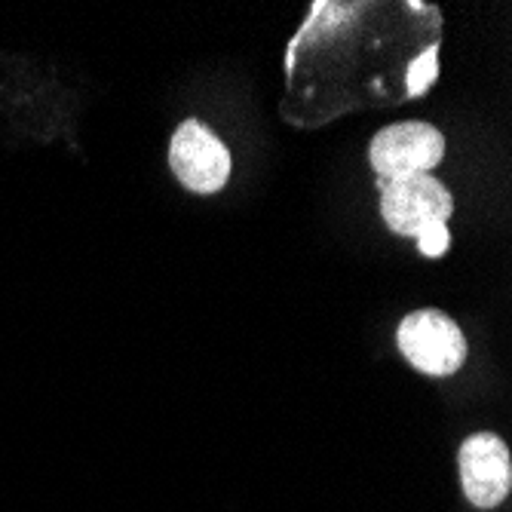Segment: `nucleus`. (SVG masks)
Here are the masks:
<instances>
[{
  "instance_id": "1",
  "label": "nucleus",
  "mask_w": 512,
  "mask_h": 512,
  "mask_svg": "<svg viewBox=\"0 0 512 512\" xmlns=\"http://www.w3.org/2000/svg\"><path fill=\"white\" fill-rule=\"evenodd\" d=\"M396 344L402 356L430 378H448L467 362V338L442 310H414L402 319Z\"/></svg>"
},
{
  "instance_id": "2",
  "label": "nucleus",
  "mask_w": 512,
  "mask_h": 512,
  "mask_svg": "<svg viewBox=\"0 0 512 512\" xmlns=\"http://www.w3.org/2000/svg\"><path fill=\"white\" fill-rule=\"evenodd\" d=\"M445 157V135L421 120H405L381 129L368 145V160L381 181L430 175Z\"/></svg>"
},
{
  "instance_id": "3",
  "label": "nucleus",
  "mask_w": 512,
  "mask_h": 512,
  "mask_svg": "<svg viewBox=\"0 0 512 512\" xmlns=\"http://www.w3.org/2000/svg\"><path fill=\"white\" fill-rule=\"evenodd\" d=\"M381 184V215L399 237H417L433 224H448L454 212L451 191L433 175H411Z\"/></svg>"
},
{
  "instance_id": "4",
  "label": "nucleus",
  "mask_w": 512,
  "mask_h": 512,
  "mask_svg": "<svg viewBox=\"0 0 512 512\" xmlns=\"http://www.w3.org/2000/svg\"><path fill=\"white\" fill-rule=\"evenodd\" d=\"M175 178L194 194H215L230 178V154L221 138L200 120H184L169 145Z\"/></svg>"
},
{
  "instance_id": "5",
  "label": "nucleus",
  "mask_w": 512,
  "mask_h": 512,
  "mask_svg": "<svg viewBox=\"0 0 512 512\" xmlns=\"http://www.w3.org/2000/svg\"><path fill=\"white\" fill-rule=\"evenodd\" d=\"M460 485L479 509H494L512 488L509 448L494 433H476L460 445Z\"/></svg>"
},
{
  "instance_id": "6",
  "label": "nucleus",
  "mask_w": 512,
  "mask_h": 512,
  "mask_svg": "<svg viewBox=\"0 0 512 512\" xmlns=\"http://www.w3.org/2000/svg\"><path fill=\"white\" fill-rule=\"evenodd\" d=\"M439 77V43L436 46H427V50L417 56L408 71H405V96L408 99H421L433 89Z\"/></svg>"
},
{
  "instance_id": "7",
  "label": "nucleus",
  "mask_w": 512,
  "mask_h": 512,
  "mask_svg": "<svg viewBox=\"0 0 512 512\" xmlns=\"http://www.w3.org/2000/svg\"><path fill=\"white\" fill-rule=\"evenodd\" d=\"M414 240H417V249H421L427 258H439V255H445L448 246H451L448 224H433V227L421 230V234H417Z\"/></svg>"
}]
</instances>
